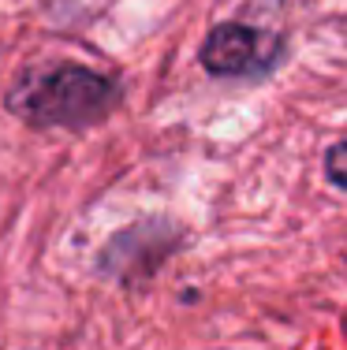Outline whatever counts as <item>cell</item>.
Masks as SVG:
<instances>
[{"mask_svg": "<svg viewBox=\"0 0 347 350\" xmlns=\"http://www.w3.org/2000/svg\"><path fill=\"white\" fill-rule=\"evenodd\" d=\"M116 101V82L75 60L38 64L8 94V108L30 127H90L105 120Z\"/></svg>", "mask_w": 347, "mask_h": 350, "instance_id": "obj_1", "label": "cell"}, {"mask_svg": "<svg viewBox=\"0 0 347 350\" xmlns=\"http://www.w3.org/2000/svg\"><path fill=\"white\" fill-rule=\"evenodd\" d=\"M198 56H202V68L217 79H254L280 60V41L258 27L220 23L205 34Z\"/></svg>", "mask_w": 347, "mask_h": 350, "instance_id": "obj_2", "label": "cell"}, {"mask_svg": "<svg viewBox=\"0 0 347 350\" xmlns=\"http://www.w3.org/2000/svg\"><path fill=\"white\" fill-rule=\"evenodd\" d=\"M179 246V228L168 220H142L135 228L120 231L101 250V272H109L120 283H135L138 272L161 269V261Z\"/></svg>", "mask_w": 347, "mask_h": 350, "instance_id": "obj_3", "label": "cell"}, {"mask_svg": "<svg viewBox=\"0 0 347 350\" xmlns=\"http://www.w3.org/2000/svg\"><path fill=\"white\" fill-rule=\"evenodd\" d=\"M325 175L333 187L347 190V142H340V146H333L325 153Z\"/></svg>", "mask_w": 347, "mask_h": 350, "instance_id": "obj_4", "label": "cell"}]
</instances>
